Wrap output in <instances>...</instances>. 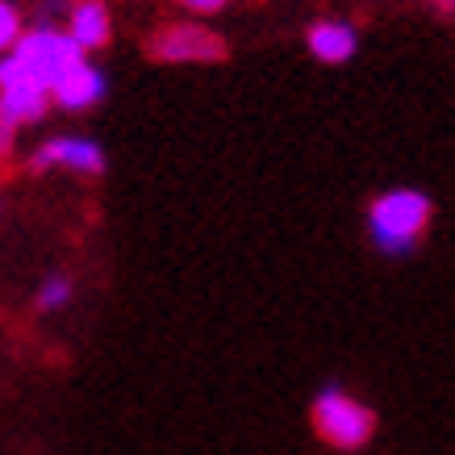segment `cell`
<instances>
[{
	"instance_id": "52a82bcc",
	"label": "cell",
	"mask_w": 455,
	"mask_h": 455,
	"mask_svg": "<svg viewBox=\"0 0 455 455\" xmlns=\"http://www.w3.org/2000/svg\"><path fill=\"white\" fill-rule=\"evenodd\" d=\"M105 88H109V80L100 76L92 63H80V68H71L63 80L51 88V100L55 105H63V109H92L100 97H105Z\"/></svg>"
},
{
	"instance_id": "8fae6325",
	"label": "cell",
	"mask_w": 455,
	"mask_h": 455,
	"mask_svg": "<svg viewBox=\"0 0 455 455\" xmlns=\"http://www.w3.org/2000/svg\"><path fill=\"white\" fill-rule=\"evenodd\" d=\"M17 38H21V17H17V9L9 0H0V55H4Z\"/></svg>"
},
{
	"instance_id": "5b68a950",
	"label": "cell",
	"mask_w": 455,
	"mask_h": 455,
	"mask_svg": "<svg viewBox=\"0 0 455 455\" xmlns=\"http://www.w3.org/2000/svg\"><path fill=\"white\" fill-rule=\"evenodd\" d=\"M34 172H46V167H71V172H84V176H97L105 167V151H100L92 139H51L46 147L34 151Z\"/></svg>"
},
{
	"instance_id": "ba28073f",
	"label": "cell",
	"mask_w": 455,
	"mask_h": 455,
	"mask_svg": "<svg viewBox=\"0 0 455 455\" xmlns=\"http://www.w3.org/2000/svg\"><path fill=\"white\" fill-rule=\"evenodd\" d=\"M51 105V92L38 88V84H26V88H0V122L4 125H29L38 122Z\"/></svg>"
},
{
	"instance_id": "7a4b0ae2",
	"label": "cell",
	"mask_w": 455,
	"mask_h": 455,
	"mask_svg": "<svg viewBox=\"0 0 455 455\" xmlns=\"http://www.w3.org/2000/svg\"><path fill=\"white\" fill-rule=\"evenodd\" d=\"M309 418H314L317 439H326L331 447H339V451H355V447H363L376 430L372 410L359 405V401L351 397V393H343V388H322V393L314 397Z\"/></svg>"
},
{
	"instance_id": "5bb4252c",
	"label": "cell",
	"mask_w": 455,
	"mask_h": 455,
	"mask_svg": "<svg viewBox=\"0 0 455 455\" xmlns=\"http://www.w3.org/2000/svg\"><path fill=\"white\" fill-rule=\"evenodd\" d=\"M435 4H439L443 13H451V4H455V0H435Z\"/></svg>"
},
{
	"instance_id": "7c38bea8",
	"label": "cell",
	"mask_w": 455,
	"mask_h": 455,
	"mask_svg": "<svg viewBox=\"0 0 455 455\" xmlns=\"http://www.w3.org/2000/svg\"><path fill=\"white\" fill-rule=\"evenodd\" d=\"M13 139H17V130L0 122V164H9V159H13Z\"/></svg>"
},
{
	"instance_id": "6da1fadb",
	"label": "cell",
	"mask_w": 455,
	"mask_h": 455,
	"mask_svg": "<svg viewBox=\"0 0 455 455\" xmlns=\"http://www.w3.org/2000/svg\"><path fill=\"white\" fill-rule=\"evenodd\" d=\"M430 201L418 188H393V193L376 196L368 209V226H372V243L385 255H405L414 251L422 230L430 226Z\"/></svg>"
},
{
	"instance_id": "8992f818",
	"label": "cell",
	"mask_w": 455,
	"mask_h": 455,
	"mask_svg": "<svg viewBox=\"0 0 455 455\" xmlns=\"http://www.w3.org/2000/svg\"><path fill=\"white\" fill-rule=\"evenodd\" d=\"M84 55L88 51H100L113 34V21H109V4L105 0H76L68 9V29H63Z\"/></svg>"
},
{
	"instance_id": "9c48e42d",
	"label": "cell",
	"mask_w": 455,
	"mask_h": 455,
	"mask_svg": "<svg viewBox=\"0 0 455 455\" xmlns=\"http://www.w3.org/2000/svg\"><path fill=\"white\" fill-rule=\"evenodd\" d=\"M309 51H314L322 63H347L355 55V29L347 21H317L309 26Z\"/></svg>"
},
{
	"instance_id": "30bf717a",
	"label": "cell",
	"mask_w": 455,
	"mask_h": 455,
	"mask_svg": "<svg viewBox=\"0 0 455 455\" xmlns=\"http://www.w3.org/2000/svg\"><path fill=\"white\" fill-rule=\"evenodd\" d=\"M68 301H71V280L68 276H51L38 289V309H46V314H51V309H63Z\"/></svg>"
},
{
	"instance_id": "277c9868",
	"label": "cell",
	"mask_w": 455,
	"mask_h": 455,
	"mask_svg": "<svg viewBox=\"0 0 455 455\" xmlns=\"http://www.w3.org/2000/svg\"><path fill=\"white\" fill-rule=\"evenodd\" d=\"M151 55L159 63H218L226 59V42L205 26H164L159 34L151 38Z\"/></svg>"
},
{
	"instance_id": "4fadbf2b",
	"label": "cell",
	"mask_w": 455,
	"mask_h": 455,
	"mask_svg": "<svg viewBox=\"0 0 455 455\" xmlns=\"http://www.w3.org/2000/svg\"><path fill=\"white\" fill-rule=\"evenodd\" d=\"M180 4H188V9H196V13H218L226 0H180Z\"/></svg>"
},
{
	"instance_id": "3957f363",
	"label": "cell",
	"mask_w": 455,
	"mask_h": 455,
	"mask_svg": "<svg viewBox=\"0 0 455 455\" xmlns=\"http://www.w3.org/2000/svg\"><path fill=\"white\" fill-rule=\"evenodd\" d=\"M9 51H13L29 71H34V80H38L46 92H51V88H55L71 68L88 63L84 51L68 38V34H63V29H29V34H21Z\"/></svg>"
}]
</instances>
